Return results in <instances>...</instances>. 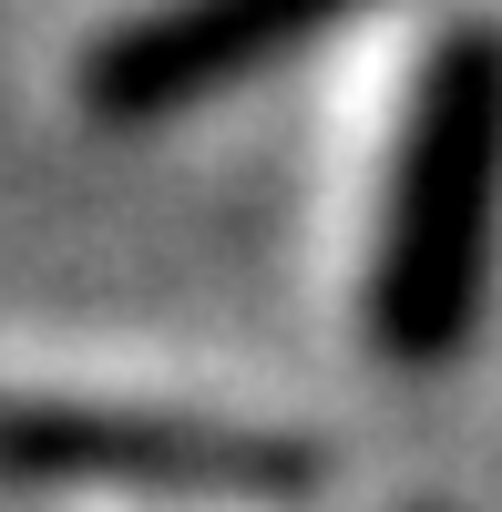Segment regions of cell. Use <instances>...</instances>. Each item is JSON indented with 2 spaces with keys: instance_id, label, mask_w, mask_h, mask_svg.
Masks as SVG:
<instances>
[{
  "instance_id": "obj_3",
  "label": "cell",
  "mask_w": 502,
  "mask_h": 512,
  "mask_svg": "<svg viewBox=\"0 0 502 512\" xmlns=\"http://www.w3.org/2000/svg\"><path fill=\"white\" fill-rule=\"evenodd\" d=\"M369 0H154V11L113 21L93 52H82V103L103 123H164L226 82H257L287 52L328 41L339 21H359Z\"/></svg>"
},
{
  "instance_id": "obj_2",
  "label": "cell",
  "mask_w": 502,
  "mask_h": 512,
  "mask_svg": "<svg viewBox=\"0 0 502 512\" xmlns=\"http://www.w3.org/2000/svg\"><path fill=\"white\" fill-rule=\"evenodd\" d=\"M328 472L298 431H246L205 410L144 400H41L0 390V482H82V492H185V502H287Z\"/></svg>"
},
{
  "instance_id": "obj_1",
  "label": "cell",
  "mask_w": 502,
  "mask_h": 512,
  "mask_svg": "<svg viewBox=\"0 0 502 512\" xmlns=\"http://www.w3.org/2000/svg\"><path fill=\"white\" fill-rule=\"evenodd\" d=\"M502 267V31L451 21L400 103L390 195L369 236V349L390 369H441L472 349Z\"/></svg>"
}]
</instances>
